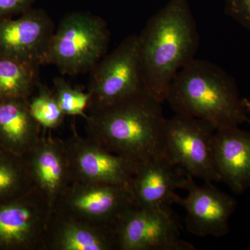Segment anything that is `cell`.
<instances>
[{
	"label": "cell",
	"instance_id": "cell-1",
	"mask_svg": "<svg viewBox=\"0 0 250 250\" xmlns=\"http://www.w3.org/2000/svg\"><path fill=\"white\" fill-rule=\"evenodd\" d=\"M144 88L161 103L179 70L195 59L199 33L188 0H170L139 35Z\"/></svg>",
	"mask_w": 250,
	"mask_h": 250
},
{
	"label": "cell",
	"instance_id": "cell-2",
	"mask_svg": "<svg viewBox=\"0 0 250 250\" xmlns=\"http://www.w3.org/2000/svg\"><path fill=\"white\" fill-rule=\"evenodd\" d=\"M165 121L162 103L143 90L88 112L85 133L110 152L139 163L163 154Z\"/></svg>",
	"mask_w": 250,
	"mask_h": 250
},
{
	"label": "cell",
	"instance_id": "cell-3",
	"mask_svg": "<svg viewBox=\"0 0 250 250\" xmlns=\"http://www.w3.org/2000/svg\"><path fill=\"white\" fill-rule=\"evenodd\" d=\"M166 101L176 114L203 120L215 130L238 126L248 120L233 77L202 59H192L179 70Z\"/></svg>",
	"mask_w": 250,
	"mask_h": 250
},
{
	"label": "cell",
	"instance_id": "cell-4",
	"mask_svg": "<svg viewBox=\"0 0 250 250\" xmlns=\"http://www.w3.org/2000/svg\"><path fill=\"white\" fill-rule=\"evenodd\" d=\"M109 39V30L103 18L83 11L70 13L54 31L47 63L63 75L89 71L104 57Z\"/></svg>",
	"mask_w": 250,
	"mask_h": 250
},
{
	"label": "cell",
	"instance_id": "cell-5",
	"mask_svg": "<svg viewBox=\"0 0 250 250\" xmlns=\"http://www.w3.org/2000/svg\"><path fill=\"white\" fill-rule=\"evenodd\" d=\"M215 131L210 123L193 117L176 114L166 118L163 155L193 178L221 182L213 159Z\"/></svg>",
	"mask_w": 250,
	"mask_h": 250
},
{
	"label": "cell",
	"instance_id": "cell-6",
	"mask_svg": "<svg viewBox=\"0 0 250 250\" xmlns=\"http://www.w3.org/2000/svg\"><path fill=\"white\" fill-rule=\"evenodd\" d=\"M146 90L143 84L139 35L122 41L92 69L88 112L106 107Z\"/></svg>",
	"mask_w": 250,
	"mask_h": 250
},
{
	"label": "cell",
	"instance_id": "cell-7",
	"mask_svg": "<svg viewBox=\"0 0 250 250\" xmlns=\"http://www.w3.org/2000/svg\"><path fill=\"white\" fill-rule=\"evenodd\" d=\"M118 250H195L181 238L179 225L168 207L134 205L115 227Z\"/></svg>",
	"mask_w": 250,
	"mask_h": 250
},
{
	"label": "cell",
	"instance_id": "cell-8",
	"mask_svg": "<svg viewBox=\"0 0 250 250\" xmlns=\"http://www.w3.org/2000/svg\"><path fill=\"white\" fill-rule=\"evenodd\" d=\"M134 205L129 186L73 182L53 210L100 226L115 228Z\"/></svg>",
	"mask_w": 250,
	"mask_h": 250
},
{
	"label": "cell",
	"instance_id": "cell-9",
	"mask_svg": "<svg viewBox=\"0 0 250 250\" xmlns=\"http://www.w3.org/2000/svg\"><path fill=\"white\" fill-rule=\"evenodd\" d=\"M53 208L36 188L0 204V250H43Z\"/></svg>",
	"mask_w": 250,
	"mask_h": 250
},
{
	"label": "cell",
	"instance_id": "cell-10",
	"mask_svg": "<svg viewBox=\"0 0 250 250\" xmlns=\"http://www.w3.org/2000/svg\"><path fill=\"white\" fill-rule=\"evenodd\" d=\"M65 143L73 182L129 187L139 163L110 152L75 130Z\"/></svg>",
	"mask_w": 250,
	"mask_h": 250
},
{
	"label": "cell",
	"instance_id": "cell-11",
	"mask_svg": "<svg viewBox=\"0 0 250 250\" xmlns=\"http://www.w3.org/2000/svg\"><path fill=\"white\" fill-rule=\"evenodd\" d=\"M182 189L187 190V196L179 197L177 204L185 208L186 226L189 232L197 236L228 234L229 220L236 208V200L212 182L197 185L189 174Z\"/></svg>",
	"mask_w": 250,
	"mask_h": 250
},
{
	"label": "cell",
	"instance_id": "cell-12",
	"mask_svg": "<svg viewBox=\"0 0 250 250\" xmlns=\"http://www.w3.org/2000/svg\"><path fill=\"white\" fill-rule=\"evenodd\" d=\"M54 31L53 21L42 9L31 8L16 19H0V53L40 66L47 64Z\"/></svg>",
	"mask_w": 250,
	"mask_h": 250
},
{
	"label": "cell",
	"instance_id": "cell-13",
	"mask_svg": "<svg viewBox=\"0 0 250 250\" xmlns=\"http://www.w3.org/2000/svg\"><path fill=\"white\" fill-rule=\"evenodd\" d=\"M187 177L163 154L139 162L129 186L135 205L152 208L177 204L180 196L176 190L183 188Z\"/></svg>",
	"mask_w": 250,
	"mask_h": 250
},
{
	"label": "cell",
	"instance_id": "cell-14",
	"mask_svg": "<svg viewBox=\"0 0 250 250\" xmlns=\"http://www.w3.org/2000/svg\"><path fill=\"white\" fill-rule=\"evenodd\" d=\"M25 157L36 188L54 208L73 183L65 140L43 133Z\"/></svg>",
	"mask_w": 250,
	"mask_h": 250
},
{
	"label": "cell",
	"instance_id": "cell-15",
	"mask_svg": "<svg viewBox=\"0 0 250 250\" xmlns=\"http://www.w3.org/2000/svg\"><path fill=\"white\" fill-rule=\"evenodd\" d=\"M43 250H118L116 231L53 210Z\"/></svg>",
	"mask_w": 250,
	"mask_h": 250
},
{
	"label": "cell",
	"instance_id": "cell-16",
	"mask_svg": "<svg viewBox=\"0 0 250 250\" xmlns=\"http://www.w3.org/2000/svg\"><path fill=\"white\" fill-rule=\"evenodd\" d=\"M213 159L221 182L237 195L250 188V131L238 126L216 130Z\"/></svg>",
	"mask_w": 250,
	"mask_h": 250
},
{
	"label": "cell",
	"instance_id": "cell-17",
	"mask_svg": "<svg viewBox=\"0 0 250 250\" xmlns=\"http://www.w3.org/2000/svg\"><path fill=\"white\" fill-rule=\"evenodd\" d=\"M42 128L31 116L25 99L0 100V146L25 156L39 142Z\"/></svg>",
	"mask_w": 250,
	"mask_h": 250
},
{
	"label": "cell",
	"instance_id": "cell-18",
	"mask_svg": "<svg viewBox=\"0 0 250 250\" xmlns=\"http://www.w3.org/2000/svg\"><path fill=\"white\" fill-rule=\"evenodd\" d=\"M40 65L0 53V100H27L37 88Z\"/></svg>",
	"mask_w": 250,
	"mask_h": 250
},
{
	"label": "cell",
	"instance_id": "cell-19",
	"mask_svg": "<svg viewBox=\"0 0 250 250\" xmlns=\"http://www.w3.org/2000/svg\"><path fill=\"white\" fill-rule=\"evenodd\" d=\"M35 188L25 156L0 146V204L22 197Z\"/></svg>",
	"mask_w": 250,
	"mask_h": 250
},
{
	"label": "cell",
	"instance_id": "cell-20",
	"mask_svg": "<svg viewBox=\"0 0 250 250\" xmlns=\"http://www.w3.org/2000/svg\"><path fill=\"white\" fill-rule=\"evenodd\" d=\"M27 101L31 116L42 129H56L62 126L66 116L54 90H49L40 82Z\"/></svg>",
	"mask_w": 250,
	"mask_h": 250
},
{
	"label": "cell",
	"instance_id": "cell-21",
	"mask_svg": "<svg viewBox=\"0 0 250 250\" xmlns=\"http://www.w3.org/2000/svg\"><path fill=\"white\" fill-rule=\"evenodd\" d=\"M53 83L54 93L65 116H80L85 120L89 107V93L74 88L61 77L54 78Z\"/></svg>",
	"mask_w": 250,
	"mask_h": 250
},
{
	"label": "cell",
	"instance_id": "cell-22",
	"mask_svg": "<svg viewBox=\"0 0 250 250\" xmlns=\"http://www.w3.org/2000/svg\"><path fill=\"white\" fill-rule=\"evenodd\" d=\"M225 11L250 31V0H225Z\"/></svg>",
	"mask_w": 250,
	"mask_h": 250
},
{
	"label": "cell",
	"instance_id": "cell-23",
	"mask_svg": "<svg viewBox=\"0 0 250 250\" xmlns=\"http://www.w3.org/2000/svg\"><path fill=\"white\" fill-rule=\"evenodd\" d=\"M35 0H0V19L12 18L32 8Z\"/></svg>",
	"mask_w": 250,
	"mask_h": 250
},
{
	"label": "cell",
	"instance_id": "cell-24",
	"mask_svg": "<svg viewBox=\"0 0 250 250\" xmlns=\"http://www.w3.org/2000/svg\"><path fill=\"white\" fill-rule=\"evenodd\" d=\"M243 104H244L245 106H246V108H247V110H248V111H250V101L249 100H248V99L246 98H243ZM248 123H250V120H248Z\"/></svg>",
	"mask_w": 250,
	"mask_h": 250
}]
</instances>
